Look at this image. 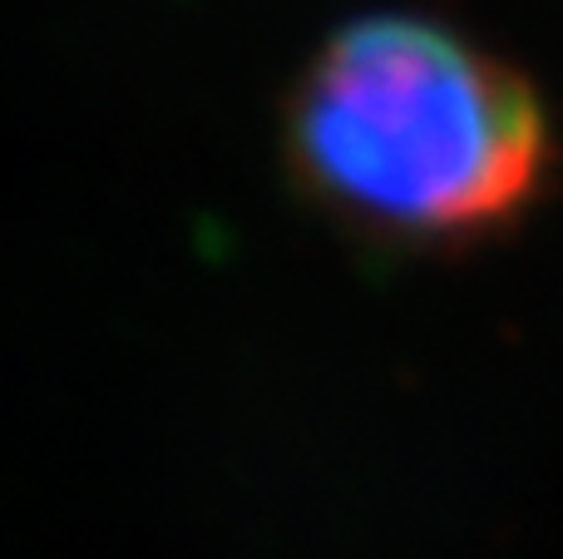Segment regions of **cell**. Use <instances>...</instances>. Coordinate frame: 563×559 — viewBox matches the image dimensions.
<instances>
[{"label": "cell", "instance_id": "6da1fadb", "mask_svg": "<svg viewBox=\"0 0 563 559\" xmlns=\"http://www.w3.org/2000/svg\"><path fill=\"white\" fill-rule=\"evenodd\" d=\"M287 158L341 228L406 253L519 233L559 184L539 85L479 35L376 10L321 40L291 85Z\"/></svg>", "mask_w": 563, "mask_h": 559}]
</instances>
